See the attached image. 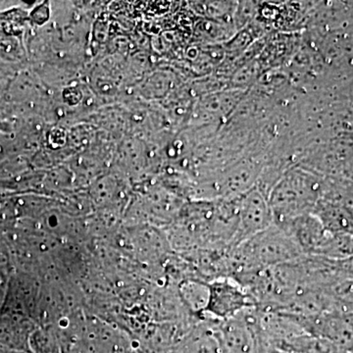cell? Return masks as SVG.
I'll use <instances>...</instances> for the list:
<instances>
[{
    "instance_id": "cell-7",
    "label": "cell",
    "mask_w": 353,
    "mask_h": 353,
    "mask_svg": "<svg viewBox=\"0 0 353 353\" xmlns=\"http://www.w3.org/2000/svg\"><path fill=\"white\" fill-rule=\"evenodd\" d=\"M152 92L150 94L154 97H165L174 88V77L170 73L160 72L148 79Z\"/></svg>"
},
{
    "instance_id": "cell-9",
    "label": "cell",
    "mask_w": 353,
    "mask_h": 353,
    "mask_svg": "<svg viewBox=\"0 0 353 353\" xmlns=\"http://www.w3.org/2000/svg\"><path fill=\"white\" fill-rule=\"evenodd\" d=\"M267 353H296V352H284V350H274V348H270Z\"/></svg>"
},
{
    "instance_id": "cell-2",
    "label": "cell",
    "mask_w": 353,
    "mask_h": 353,
    "mask_svg": "<svg viewBox=\"0 0 353 353\" xmlns=\"http://www.w3.org/2000/svg\"><path fill=\"white\" fill-rule=\"evenodd\" d=\"M208 303L202 319L224 322L246 309L256 307L252 296L231 278H218L208 283Z\"/></svg>"
},
{
    "instance_id": "cell-8",
    "label": "cell",
    "mask_w": 353,
    "mask_h": 353,
    "mask_svg": "<svg viewBox=\"0 0 353 353\" xmlns=\"http://www.w3.org/2000/svg\"><path fill=\"white\" fill-rule=\"evenodd\" d=\"M7 287H8V274L6 268L0 266V306L6 299Z\"/></svg>"
},
{
    "instance_id": "cell-6",
    "label": "cell",
    "mask_w": 353,
    "mask_h": 353,
    "mask_svg": "<svg viewBox=\"0 0 353 353\" xmlns=\"http://www.w3.org/2000/svg\"><path fill=\"white\" fill-rule=\"evenodd\" d=\"M232 23L211 19H201L194 28V36L206 46H217L228 43L236 34Z\"/></svg>"
},
{
    "instance_id": "cell-5",
    "label": "cell",
    "mask_w": 353,
    "mask_h": 353,
    "mask_svg": "<svg viewBox=\"0 0 353 353\" xmlns=\"http://www.w3.org/2000/svg\"><path fill=\"white\" fill-rule=\"evenodd\" d=\"M246 94L248 92L226 88L201 97L194 110L196 119L204 126H224Z\"/></svg>"
},
{
    "instance_id": "cell-3",
    "label": "cell",
    "mask_w": 353,
    "mask_h": 353,
    "mask_svg": "<svg viewBox=\"0 0 353 353\" xmlns=\"http://www.w3.org/2000/svg\"><path fill=\"white\" fill-rule=\"evenodd\" d=\"M236 208L238 230L234 246L250 240L255 234L261 233L274 224L273 212L268 197L264 196L255 185L243 196L238 197Z\"/></svg>"
},
{
    "instance_id": "cell-10",
    "label": "cell",
    "mask_w": 353,
    "mask_h": 353,
    "mask_svg": "<svg viewBox=\"0 0 353 353\" xmlns=\"http://www.w3.org/2000/svg\"><path fill=\"white\" fill-rule=\"evenodd\" d=\"M4 353V352H3Z\"/></svg>"
},
{
    "instance_id": "cell-1",
    "label": "cell",
    "mask_w": 353,
    "mask_h": 353,
    "mask_svg": "<svg viewBox=\"0 0 353 353\" xmlns=\"http://www.w3.org/2000/svg\"><path fill=\"white\" fill-rule=\"evenodd\" d=\"M326 190L311 169L301 165L290 167L269 194L274 224L314 212Z\"/></svg>"
},
{
    "instance_id": "cell-4",
    "label": "cell",
    "mask_w": 353,
    "mask_h": 353,
    "mask_svg": "<svg viewBox=\"0 0 353 353\" xmlns=\"http://www.w3.org/2000/svg\"><path fill=\"white\" fill-rule=\"evenodd\" d=\"M275 225L289 234L307 256H319L332 234L314 213L297 216Z\"/></svg>"
}]
</instances>
